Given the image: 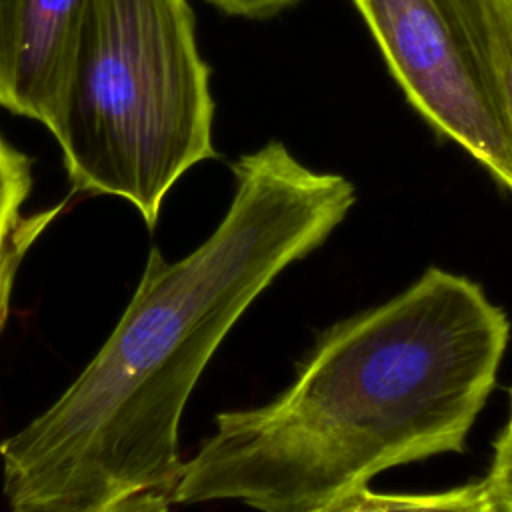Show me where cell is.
Segmentation results:
<instances>
[{
    "instance_id": "1",
    "label": "cell",
    "mask_w": 512,
    "mask_h": 512,
    "mask_svg": "<svg viewBox=\"0 0 512 512\" xmlns=\"http://www.w3.org/2000/svg\"><path fill=\"white\" fill-rule=\"evenodd\" d=\"M214 232L168 262L154 246L108 340L40 416L0 442L8 512H170L178 428L212 354L250 304L348 216L354 184L282 142L232 164Z\"/></svg>"
},
{
    "instance_id": "2",
    "label": "cell",
    "mask_w": 512,
    "mask_h": 512,
    "mask_svg": "<svg viewBox=\"0 0 512 512\" xmlns=\"http://www.w3.org/2000/svg\"><path fill=\"white\" fill-rule=\"evenodd\" d=\"M508 338L506 314L476 282L428 268L328 328L272 402L220 412L184 462L176 504L310 512L394 466L458 454Z\"/></svg>"
},
{
    "instance_id": "3",
    "label": "cell",
    "mask_w": 512,
    "mask_h": 512,
    "mask_svg": "<svg viewBox=\"0 0 512 512\" xmlns=\"http://www.w3.org/2000/svg\"><path fill=\"white\" fill-rule=\"evenodd\" d=\"M210 68L188 0H86L46 128L74 192L154 228L172 186L216 158Z\"/></svg>"
},
{
    "instance_id": "4",
    "label": "cell",
    "mask_w": 512,
    "mask_h": 512,
    "mask_svg": "<svg viewBox=\"0 0 512 512\" xmlns=\"http://www.w3.org/2000/svg\"><path fill=\"white\" fill-rule=\"evenodd\" d=\"M412 108L512 192L486 0H352Z\"/></svg>"
},
{
    "instance_id": "5",
    "label": "cell",
    "mask_w": 512,
    "mask_h": 512,
    "mask_svg": "<svg viewBox=\"0 0 512 512\" xmlns=\"http://www.w3.org/2000/svg\"><path fill=\"white\" fill-rule=\"evenodd\" d=\"M86 0H0V106L48 124Z\"/></svg>"
},
{
    "instance_id": "6",
    "label": "cell",
    "mask_w": 512,
    "mask_h": 512,
    "mask_svg": "<svg viewBox=\"0 0 512 512\" xmlns=\"http://www.w3.org/2000/svg\"><path fill=\"white\" fill-rule=\"evenodd\" d=\"M30 190L32 160L0 136V332L8 318L10 294L22 260L62 208L54 206L24 216L22 206Z\"/></svg>"
},
{
    "instance_id": "7",
    "label": "cell",
    "mask_w": 512,
    "mask_h": 512,
    "mask_svg": "<svg viewBox=\"0 0 512 512\" xmlns=\"http://www.w3.org/2000/svg\"><path fill=\"white\" fill-rule=\"evenodd\" d=\"M384 512H500L488 478L430 494H384Z\"/></svg>"
},
{
    "instance_id": "8",
    "label": "cell",
    "mask_w": 512,
    "mask_h": 512,
    "mask_svg": "<svg viewBox=\"0 0 512 512\" xmlns=\"http://www.w3.org/2000/svg\"><path fill=\"white\" fill-rule=\"evenodd\" d=\"M486 20L498 96L512 134V0H486Z\"/></svg>"
},
{
    "instance_id": "9",
    "label": "cell",
    "mask_w": 512,
    "mask_h": 512,
    "mask_svg": "<svg viewBox=\"0 0 512 512\" xmlns=\"http://www.w3.org/2000/svg\"><path fill=\"white\" fill-rule=\"evenodd\" d=\"M488 482L500 512H512V432L502 430L494 442Z\"/></svg>"
},
{
    "instance_id": "10",
    "label": "cell",
    "mask_w": 512,
    "mask_h": 512,
    "mask_svg": "<svg viewBox=\"0 0 512 512\" xmlns=\"http://www.w3.org/2000/svg\"><path fill=\"white\" fill-rule=\"evenodd\" d=\"M204 2H208L210 6L218 8L228 16L262 20L298 4L300 0H204Z\"/></svg>"
},
{
    "instance_id": "11",
    "label": "cell",
    "mask_w": 512,
    "mask_h": 512,
    "mask_svg": "<svg viewBox=\"0 0 512 512\" xmlns=\"http://www.w3.org/2000/svg\"><path fill=\"white\" fill-rule=\"evenodd\" d=\"M310 512H384V494L372 492L368 486L346 492Z\"/></svg>"
},
{
    "instance_id": "12",
    "label": "cell",
    "mask_w": 512,
    "mask_h": 512,
    "mask_svg": "<svg viewBox=\"0 0 512 512\" xmlns=\"http://www.w3.org/2000/svg\"><path fill=\"white\" fill-rule=\"evenodd\" d=\"M504 430H508V432H512V394H510V416H508V422H506V426H504Z\"/></svg>"
}]
</instances>
